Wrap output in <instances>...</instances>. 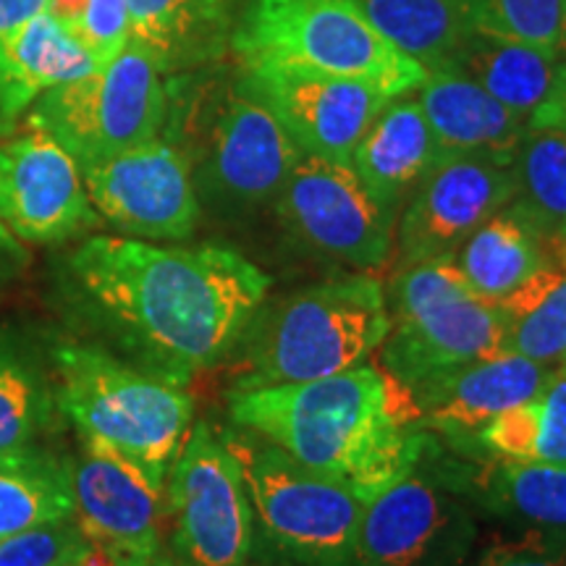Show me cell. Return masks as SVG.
Listing matches in <instances>:
<instances>
[{
    "mask_svg": "<svg viewBox=\"0 0 566 566\" xmlns=\"http://www.w3.org/2000/svg\"><path fill=\"white\" fill-rule=\"evenodd\" d=\"M166 530L176 566H250L252 504L242 467L208 422L189 430L168 472Z\"/></svg>",
    "mask_w": 566,
    "mask_h": 566,
    "instance_id": "30bf717a",
    "label": "cell"
},
{
    "mask_svg": "<svg viewBox=\"0 0 566 566\" xmlns=\"http://www.w3.org/2000/svg\"><path fill=\"white\" fill-rule=\"evenodd\" d=\"M391 331L384 286L349 275L289 294L254 313L242 342V373L233 391L296 386L359 367Z\"/></svg>",
    "mask_w": 566,
    "mask_h": 566,
    "instance_id": "277c9868",
    "label": "cell"
},
{
    "mask_svg": "<svg viewBox=\"0 0 566 566\" xmlns=\"http://www.w3.org/2000/svg\"><path fill=\"white\" fill-rule=\"evenodd\" d=\"M530 122L556 124L566 129V59H558L556 80H554V87H551V95L546 97V103L533 113Z\"/></svg>",
    "mask_w": 566,
    "mask_h": 566,
    "instance_id": "74e56055",
    "label": "cell"
},
{
    "mask_svg": "<svg viewBox=\"0 0 566 566\" xmlns=\"http://www.w3.org/2000/svg\"><path fill=\"white\" fill-rule=\"evenodd\" d=\"M558 59H566V0H564V17H562V34H558Z\"/></svg>",
    "mask_w": 566,
    "mask_h": 566,
    "instance_id": "b9f144b4",
    "label": "cell"
},
{
    "mask_svg": "<svg viewBox=\"0 0 566 566\" xmlns=\"http://www.w3.org/2000/svg\"><path fill=\"white\" fill-rule=\"evenodd\" d=\"M446 69L470 76L488 95L530 122L551 95L558 55L527 42L472 30Z\"/></svg>",
    "mask_w": 566,
    "mask_h": 566,
    "instance_id": "cb8c5ba5",
    "label": "cell"
},
{
    "mask_svg": "<svg viewBox=\"0 0 566 566\" xmlns=\"http://www.w3.org/2000/svg\"><path fill=\"white\" fill-rule=\"evenodd\" d=\"M66 265L90 315L139 367L176 386L229 357L271 292V275L221 244L90 237Z\"/></svg>",
    "mask_w": 566,
    "mask_h": 566,
    "instance_id": "6da1fadb",
    "label": "cell"
},
{
    "mask_svg": "<svg viewBox=\"0 0 566 566\" xmlns=\"http://www.w3.org/2000/svg\"><path fill=\"white\" fill-rule=\"evenodd\" d=\"M275 210L300 242L338 263L378 271L394 258L399 210L380 200L349 160L302 153Z\"/></svg>",
    "mask_w": 566,
    "mask_h": 566,
    "instance_id": "7c38bea8",
    "label": "cell"
},
{
    "mask_svg": "<svg viewBox=\"0 0 566 566\" xmlns=\"http://www.w3.org/2000/svg\"><path fill=\"white\" fill-rule=\"evenodd\" d=\"M454 263L475 294L495 304L554 263V258L543 231L509 202L464 239L454 252Z\"/></svg>",
    "mask_w": 566,
    "mask_h": 566,
    "instance_id": "603a6c76",
    "label": "cell"
},
{
    "mask_svg": "<svg viewBox=\"0 0 566 566\" xmlns=\"http://www.w3.org/2000/svg\"><path fill=\"white\" fill-rule=\"evenodd\" d=\"M242 69H296L365 82L388 97L428 76L367 21L354 0H247L231 34Z\"/></svg>",
    "mask_w": 566,
    "mask_h": 566,
    "instance_id": "5b68a950",
    "label": "cell"
},
{
    "mask_svg": "<svg viewBox=\"0 0 566 566\" xmlns=\"http://www.w3.org/2000/svg\"><path fill=\"white\" fill-rule=\"evenodd\" d=\"M237 0H126L132 42L166 76L210 66L231 51Z\"/></svg>",
    "mask_w": 566,
    "mask_h": 566,
    "instance_id": "ffe728a7",
    "label": "cell"
},
{
    "mask_svg": "<svg viewBox=\"0 0 566 566\" xmlns=\"http://www.w3.org/2000/svg\"><path fill=\"white\" fill-rule=\"evenodd\" d=\"M475 541L470 470L443 462L433 441L407 475L367 501L352 566H467Z\"/></svg>",
    "mask_w": 566,
    "mask_h": 566,
    "instance_id": "ba28073f",
    "label": "cell"
},
{
    "mask_svg": "<svg viewBox=\"0 0 566 566\" xmlns=\"http://www.w3.org/2000/svg\"><path fill=\"white\" fill-rule=\"evenodd\" d=\"M90 546L76 520H61L3 537L0 566H71Z\"/></svg>",
    "mask_w": 566,
    "mask_h": 566,
    "instance_id": "836d02e7",
    "label": "cell"
},
{
    "mask_svg": "<svg viewBox=\"0 0 566 566\" xmlns=\"http://www.w3.org/2000/svg\"><path fill=\"white\" fill-rule=\"evenodd\" d=\"M514 192L512 166L478 155L441 158L396 223V271L424 260L454 258L464 239L506 208Z\"/></svg>",
    "mask_w": 566,
    "mask_h": 566,
    "instance_id": "9a60e30c",
    "label": "cell"
},
{
    "mask_svg": "<svg viewBox=\"0 0 566 566\" xmlns=\"http://www.w3.org/2000/svg\"><path fill=\"white\" fill-rule=\"evenodd\" d=\"M27 265H30V252H27L24 242H19V239L0 223V289L17 279V275H21Z\"/></svg>",
    "mask_w": 566,
    "mask_h": 566,
    "instance_id": "8d00e7d4",
    "label": "cell"
},
{
    "mask_svg": "<svg viewBox=\"0 0 566 566\" xmlns=\"http://www.w3.org/2000/svg\"><path fill=\"white\" fill-rule=\"evenodd\" d=\"M564 365H566V363H564Z\"/></svg>",
    "mask_w": 566,
    "mask_h": 566,
    "instance_id": "7bdbcfd3",
    "label": "cell"
},
{
    "mask_svg": "<svg viewBox=\"0 0 566 566\" xmlns=\"http://www.w3.org/2000/svg\"><path fill=\"white\" fill-rule=\"evenodd\" d=\"M300 155L273 113L237 82L216 97L187 158L200 205L242 216L275 205Z\"/></svg>",
    "mask_w": 566,
    "mask_h": 566,
    "instance_id": "8fae6325",
    "label": "cell"
},
{
    "mask_svg": "<svg viewBox=\"0 0 566 566\" xmlns=\"http://www.w3.org/2000/svg\"><path fill=\"white\" fill-rule=\"evenodd\" d=\"M53 0H0V42L17 34L34 17L51 11Z\"/></svg>",
    "mask_w": 566,
    "mask_h": 566,
    "instance_id": "d590c367",
    "label": "cell"
},
{
    "mask_svg": "<svg viewBox=\"0 0 566 566\" xmlns=\"http://www.w3.org/2000/svg\"><path fill=\"white\" fill-rule=\"evenodd\" d=\"M386 304L391 331L378 346L380 370L409 388L504 352L499 304L475 294L454 258L394 271Z\"/></svg>",
    "mask_w": 566,
    "mask_h": 566,
    "instance_id": "52a82bcc",
    "label": "cell"
},
{
    "mask_svg": "<svg viewBox=\"0 0 566 566\" xmlns=\"http://www.w3.org/2000/svg\"><path fill=\"white\" fill-rule=\"evenodd\" d=\"M74 520L90 543L113 556L163 551L166 506L137 467L108 446L80 438V454L69 459Z\"/></svg>",
    "mask_w": 566,
    "mask_h": 566,
    "instance_id": "e0dca14e",
    "label": "cell"
},
{
    "mask_svg": "<svg viewBox=\"0 0 566 566\" xmlns=\"http://www.w3.org/2000/svg\"><path fill=\"white\" fill-rule=\"evenodd\" d=\"M438 160L441 153L420 101L401 95L378 113L349 163L380 200L401 210Z\"/></svg>",
    "mask_w": 566,
    "mask_h": 566,
    "instance_id": "44dd1931",
    "label": "cell"
},
{
    "mask_svg": "<svg viewBox=\"0 0 566 566\" xmlns=\"http://www.w3.org/2000/svg\"><path fill=\"white\" fill-rule=\"evenodd\" d=\"M0 223L19 242L61 244L101 223L80 163L51 134L0 142Z\"/></svg>",
    "mask_w": 566,
    "mask_h": 566,
    "instance_id": "5bb4252c",
    "label": "cell"
},
{
    "mask_svg": "<svg viewBox=\"0 0 566 566\" xmlns=\"http://www.w3.org/2000/svg\"><path fill=\"white\" fill-rule=\"evenodd\" d=\"M229 415L304 470L365 501L407 475L433 443L412 391L375 365L310 384L231 391Z\"/></svg>",
    "mask_w": 566,
    "mask_h": 566,
    "instance_id": "7a4b0ae2",
    "label": "cell"
},
{
    "mask_svg": "<svg viewBox=\"0 0 566 566\" xmlns=\"http://www.w3.org/2000/svg\"><path fill=\"white\" fill-rule=\"evenodd\" d=\"M499 304L504 352L546 367L566 363V265L548 263Z\"/></svg>",
    "mask_w": 566,
    "mask_h": 566,
    "instance_id": "f1b7e54d",
    "label": "cell"
},
{
    "mask_svg": "<svg viewBox=\"0 0 566 566\" xmlns=\"http://www.w3.org/2000/svg\"><path fill=\"white\" fill-rule=\"evenodd\" d=\"M470 495L509 527L566 533V464L485 459L470 472Z\"/></svg>",
    "mask_w": 566,
    "mask_h": 566,
    "instance_id": "d4e9b609",
    "label": "cell"
},
{
    "mask_svg": "<svg viewBox=\"0 0 566 566\" xmlns=\"http://www.w3.org/2000/svg\"><path fill=\"white\" fill-rule=\"evenodd\" d=\"M61 520H74L69 459L42 449L0 457V541Z\"/></svg>",
    "mask_w": 566,
    "mask_h": 566,
    "instance_id": "83f0119b",
    "label": "cell"
},
{
    "mask_svg": "<svg viewBox=\"0 0 566 566\" xmlns=\"http://www.w3.org/2000/svg\"><path fill=\"white\" fill-rule=\"evenodd\" d=\"M258 97L304 155L352 160L354 147L394 97L365 82L296 69H242Z\"/></svg>",
    "mask_w": 566,
    "mask_h": 566,
    "instance_id": "2e32d148",
    "label": "cell"
},
{
    "mask_svg": "<svg viewBox=\"0 0 566 566\" xmlns=\"http://www.w3.org/2000/svg\"><path fill=\"white\" fill-rule=\"evenodd\" d=\"M480 459L566 464V365L551 370L546 386L525 405L506 409L478 436Z\"/></svg>",
    "mask_w": 566,
    "mask_h": 566,
    "instance_id": "484cf974",
    "label": "cell"
},
{
    "mask_svg": "<svg viewBox=\"0 0 566 566\" xmlns=\"http://www.w3.org/2000/svg\"><path fill=\"white\" fill-rule=\"evenodd\" d=\"M250 566H252V564H250Z\"/></svg>",
    "mask_w": 566,
    "mask_h": 566,
    "instance_id": "ee69618b",
    "label": "cell"
},
{
    "mask_svg": "<svg viewBox=\"0 0 566 566\" xmlns=\"http://www.w3.org/2000/svg\"><path fill=\"white\" fill-rule=\"evenodd\" d=\"M51 13L101 66L116 59L132 38L126 0H53Z\"/></svg>",
    "mask_w": 566,
    "mask_h": 566,
    "instance_id": "d6a6232c",
    "label": "cell"
},
{
    "mask_svg": "<svg viewBox=\"0 0 566 566\" xmlns=\"http://www.w3.org/2000/svg\"><path fill=\"white\" fill-rule=\"evenodd\" d=\"M495 533L467 566H566V533L509 527Z\"/></svg>",
    "mask_w": 566,
    "mask_h": 566,
    "instance_id": "e575fe53",
    "label": "cell"
},
{
    "mask_svg": "<svg viewBox=\"0 0 566 566\" xmlns=\"http://www.w3.org/2000/svg\"><path fill=\"white\" fill-rule=\"evenodd\" d=\"M101 69L92 53L51 11L0 42V116L17 118L42 92Z\"/></svg>",
    "mask_w": 566,
    "mask_h": 566,
    "instance_id": "7402d4cb",
    "label": "cell"
},
{
    "mask_svg": "<svg viewBox=\"0 0 566 566\" xmlns=\"http://www.w3.org/2000/svg\"><path fill=\"white\" fill-rule=\"evenodd\" d=\"M464 9L472 30L558 55L564 0H464Z\"/></svg>",
    "mask_w": 566,
    "mask_h": 566,
    "instance_id": "1f68e13d",
    "label": "cell"
},
{
    "mask_svg": "<svg viewBox=\"0 0 566 566\" xmlns=\"http://www.w3.org/2000/svg\"><path fill=\"white\" fill-rule=\"evenodd\" d=\"M113 558H116L118 566H176L166 551H155V554H145V556H113Z\"/></svg>",
    "mask_w": 566,
    "mask_h": 566,
    "instance_id": "f35d334b",
    "label": "cell"
},
{
    "mask_svg": "<svg viewBox=\"0 0 566 566\" xmlns=\"http://www.w3.org/2000/svg\"><path fill=\"white\" fill-rule=\"evenodd\" d=\"M55 394L40 367L24 354L0 344V457L40 449L51 428Z\"/></svg>",
    "mask_w": 566,
    "mask_h": 566,
    "instance_id": "4dcf8cb0",
    "label": "cell"
},
{
    "mask_svg": "<svg viewBox=\"0 0 566 566\" xmlns=\"http://www.w3.org/2000/svg\"><path fill=\"white\" fill-rule=\"evenodd\" d=\"M554 367H546L514 352H499L493 357L446 373L441 378L412 386L417 417L424 430H436L459 449L475 451L478 436L485 424L506 409L525 405L546 386Z\"/></svg>",
    "mask_w": 566,
    "mask_h": 566,
    "instance_id": "ac0fdd59",
    "label": "cell"
},
{
    "mask_svg": "<svg viewBox=\"0 0 566 566\" xmlns=\"http://www.w3.org/2000/svg\"><path fill=\"white\" fill-rule=\"evenodd\" d=\"M168 76L137 42L80 80L42 92L27 124L59 142L82 166L160 137L168 122Z\"/></svg>",
    "mask_w": 566,
    "mask_h": 566,
    "instance_id": "9c48e42d",
    "label": "cell"
},
{
    "mask_svg": "<svg viewBox=\"0 0 566 566\" xmlns=\"http://www.w3.org/2000/svg\"><path fill=\"white\" fill-rule=\"evenodd\" d=\"M514 205L533 221L551 244L566 233V129L527 122L516 145Z\"/></svg>",
    "mask_w": 566,
    "mask_h": 566,
    "instance_id": "f546056e",
    "label": "cell"
},
{
    "mask_svg": "<svg viewBox=\"0 0 566 566\" xmlns=\"http://www.w3.org/2000/svg\"><path fill=\"white\" fill-rule=\"evenodd\" d=\"M551 258H554V263L566 265V233L562 239H556V242L551 244Z\"/></svg>",
    "mask_w": 566,
    "mask_h": 566,
    "instance_id": "60d3db41",
    "label": "cell"
},
{
    "mask_svg": "<svg viewBox=\"0 0 566 566\" xmlns=\"http://www.w3.org/2000/svg\"><path fill=\"white\" fill-rule=\"evenodd\" d=\"M97 216L142 239H187L200 223L192 166L184 147L155 137L80 168Z\"/></svg>",
    "mask_w": 566,
    "mask_h": 566,
    "instance_id": "4fadbf2b",
    "label": "cell"
},
{
    "mask_svg": "<svg viewBox=\"0 0 566 566\" xmlns=\"http://www.w3.org/2000/svg\"><path fill=\"white\" fill-rule=\"evenodd\" d=\"M384 38L424 71L446 69L472 32L464 0H354Z\"/></svg>",
    "mask_w": 566,
    "mask_h": 566,
    "instance_id": "4316f807",
    "label": "cell"
},
{
    "mask_svg": "<svg viewBox=\"0 0 566 566\" xmlns=\"http://www.w3.org/2000/svg\"><path fill=\"white\" fill-rule=\"evenodd\" d=\"M244 430V428H242ZM242 467L252 504L254 548L275 566H352L367 501L304 470L279 446L250 433H223Z\"/></svg>",
    "mask_w": 566,
    "mask_h": 566,
    "instance_id": "8992f818",
    "label": "cell"
},
{
    "mask_svg": "<svg viewBox=\"0 0 566 566\" xmlns=\"http://www.w3.org/2000/svg\"><path fill=\"white\" fill-rule=\"evenodd\" d=\"M53 370L55 405L80 438L108 446L163 491L192 430V396L97 346H55Z\"/></svg>",
    "mask_w": 566,
    "mask_h": 566,
    "instance_id": "3957f363",
    "label": "cell"
},
{
    "mask_svg": "<svg viewBox=\"0 0 566 566\" xmlns=\"http://www.w3.org/2000/svg\"><path fill=\"white\" fill-rule=\"evenodd\" d=\"M71 566H118V564H116V558L108 554V551L92 543V546L84 551V554L76 558V562Z\"/></svg>",
    "mask_w": 566,
    "mask_h": 566,
    "instance_id": "ab89813d",
    "label": "cell"
},
{
    "mask_svg": "<svg viewBox=\"0 0 566 566\" xmlns=\"http://www.w3.org/2000/svg\"><path fill=\"white\" fill-rule=\"evenodd\" d=\"M441 158L478 155L512 166L527 122L495 101L470 76L451 69L428 71L417 87Z\"/></svg>",
    "mask_w": 566,
    "mask_h": 566,
    "instance_id": "d6986e66",
    "label": "cell"
}]
</instances>
